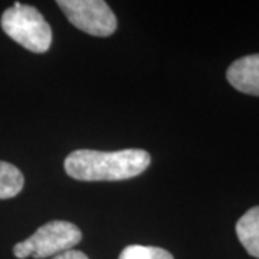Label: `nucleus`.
<instances>
[{
    "label": "nucleus",
    "instance_id": "f257e3e1",
    "mask_svg": "<svg viewBox=\"0 0 259 259\" xmlns=\"http://www.w3.org/2000/svg\"><path fill=\"white\" fill-rule=\"evenodd\" d=\"M150 154L141 148L120 151L76 150L65 158V171L81 182H117L141 175L150 166Z\"/></svg>",
    "mask_w": 259,
    "mask_h": 259
},
{
    "label": "nucleus",
    "instance_id": "f03ea898",
    "mask_svg": "<svg viewBox=\"0 0 259 259\" xmlns=\"http://www.w3.org/2000/svg\"><path fill=\"white\" fill-rule=\"evenodd\" d=\"M2 29L19 45L35 54H44L52 45V29L33 6L15 3L2 15Z\"/></svg>",
    "mask_w": 259,
    "mask_h": 259
},
{
    "label": "nucleus",
    "instance_id": "7ed1b4c3",
    "mask_svg": "<svg viewBox=\"0 0 259 259\" xmlns=\"http://www.w3.org/2000/svg\"><path fill=\"white\" fill-rule=\"evenodd\" d=\"M82 239V232L74 223L52 221L42 225L28 239L13 246V255L18 259L32 256L44 259L59 255L78 245Z\"/></svg>",
    "mask_w": 259,
    "mask_h": 259
},
{
    "label": "nucleus",
    "instance_id": "20e7f679",
    "mask_svg": "<svg viewBox=\"0 0 259 259\" xmlns=\"http://www.w3.org/2000/svg\"><path fill=\"white\" fill-rule=\"evenodd\" d=\"M68 20L75 28L93 36H110L117 29V18L102 0H59Z\"/></svg>",
    "mask_w": 259,
    "mask_h": 259
},
{
    "label": "nucleus",
    "instance_id": "39448f33",
    "mask_svg": "<svg viewBox=\"0 0 259 259\" xmlns=\"http://www.w3.org/2000/svg\"><path fill=\"white\" fill-rule=\"evenodd\" d=\"M226 78L235 90L259 97V54L235 61L228 68Z\"/></svg>",
    "mask_w": 259,
    "mask_h": 259
},
{
    "label": "nucleus",
    "instance_id": "423d86ee",
    "mask_svg": "<svg viewBox=\"0 0 259 259\" xmlns=\"http://www.w3.org/2000/svg\"><path fill=\"white\" fill-rule=\"evenodd\" d=\"M236 235L250 256L259 259V206L249 209L238 221Z\"/></svg>",
    "mask_w": 259,
    "mask_h": 259
},
{
    "label": "nucleus",
    "instance_id": "0eeeda50",
    "mask_svg": "<svg viewBox=\"0 0 259 259\" xmlns=\"http://www.w3.org/2000/svg\"><path fill=\"white\" fill-rule=\"evenodd\" d=\"M25 185V177L18 167L0 161V200L18 196Z\"/></svg>",
    "mask_w": 259,
    "mask_h": 259
},
{
    "label": "nucleus",
    "instance_id": "6e6552de",
    "mask_svg": "<svg viewBox=\"0 0 259 259\" xmlns=\"http://www.w3.org/2000/svg\"><path fill=\"white\" fill-rule=\"evenodd\" d=\"M118 259H175L168 250L157 246L130 245L124 248Z\"/></svg>",
    "mask_w": 259,
    "mask_h": 259
},
{
    "label": "nucleus",
    "instance_id": "1a4fd4ad",
    "mask_svg": "<svg viewBox=\"0 0 259 259\" xmlns=\"http://www.w3.org/2000/svg\"><path fill=\"white\" fill-rule=\"evenodd\" d=\"M52 259H88V256L83 252H81V250L69 249L59 253V255H56Z\"/></svg>",
    "mask_w": 259,
    "mask_h": 259
}]
</instances>
